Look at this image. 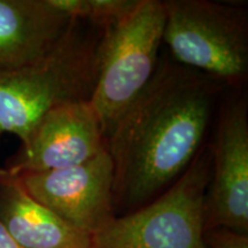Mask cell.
<instances>
[{
    "mask_svg": "<svg viewBox=\"0 0 248 248\" xmlns=\"http://www.w3.org/2000/svg\"><path fill=\"white\" fill-rule=\"evenodd\" d=\"M226 90L219 80L161 53L151 82L106 138L115 216L150 203L187 170L207 144Z\"/></svg>",
    "mask_w": 248,
    "mask_h": 248,
    "instance_id": "obj_1",
    "label": "cell"
},
{
    "mask_svg": "<svg viewBox=\"0 0 248 248\" xmlns=\"http://www.w3.org/2000/svg\"><path fill=\"white\" fill-rule=\"evenodd\" d=\"M102 30L74 18L45 58L18 69L0 70V140L12 133L24 144L49 110L91 99Z\"/></svg>",
    "mask_w": 248,
    "mask_h": 248,
    "instance_id": "obj_2",
    "label": "cell"
},
{
    "mask_svg": "<svg viewBox=\"0 0 248 248\" xmlns=\"http://www.w3.org/2000/svg\"><path fill=\"white\" fill-rule=\"evenodd\" d=\"M163 44L176 63L244 89L248 78V9L210 0H164Z\"/></svg>",
    "mask_w": 248,
    "mask_h": 248,
    "instance_id": "obj_3",
    "label": "cell"
},
{
    "mask_svg": "<svg viewBox=\"0 0 248 248\" xmlns=\"http://www.w3.org/2000/svg\"><path fill=\"white\" fill-rule=\"evenodd\" d=\"M164 21L163 0H140L131 14L102 30L97 82L90 102L106 138L156 70Z\"/></svg>",
    "mask_w": 248,
    "mask_h": 248,
    "instance_id": "obj_4",
    "label": "cell"
},
{
    "mask_svg": "<svg viewBox=\"0 0 248 248\" xmlns=\"http://www.w3.org/2000/svg\"><path fill=\"white\" fill-rule=\"evenodd\" d=\"M212 156L207 142L187 170L156 199L114 216L92 235V248H204V195Z\"/></svg>",
    "mask_w": 248,
    "mask_h": 248,
    "instance_id": "obj_5",
    "label": "cell"
},
{
    "mask_svg": "<svg viewBox=\"0 0 248 248\" xmlns=\"http://www.w3.org/2000/svg\"><path fill=\"white\" fill-rule=\"evenodd\" d=\"M208 142L210 179L204 195V231L226 229L248 234V99L244 89H228Z\"/></svg>",
    "mask_w": 248,
    "mask_h": 248,
    "instance_id": "obj_6",
    "label": "cell"
},
{
    "mask_svg": "<svg viewBox=\"0 0 248 248\" xmlns=\"http://www.w3.org/2000/svg\"><path fill=\"white\" fill-rule=\"evenodd\" d=\"M26 190L62 221L93 235L115 216L108 151L69 168L21 173Z\"/></svg>",
    "mask_w": 248,
    "mask_h": 248,
    "instance_id": "obj_7",
    "label": "cell"
},
{
    "mask_svg": "<svg viewBox=\"0 0 248 248\" xmlns=\"http://www.w3.org/2000/svg\"><path fill=\"white\" fill-rule=\"evenodd\" d=\"M106 150V137L90 100L68 102L45 114L4 168L15 175L69 168Z\"/></svg>",
    "mask_w": 248,
    "mask_h": 248,
    "instance_id": "obj_8",
    "label": "cell"
},
{
    "mask_svg": "<svg viewBox=\"0 0 248 248\" xmlns=\"http://www.w3.org/2000/svg\"><path fill=\"white\" fill-rule=\"evenodd\" d=\"M73 20L49 0H0V70L18 69L45 58Z\"/></svg>",
    "mask_w": 248,
    "mask_h": 248,
    "instance_id": "obj_9",
    "label": "cell"
},
{
    "mask_svg": "<svg viewBox=\"0 0 248 248\" xmlns=\"http://www.w3.org/2000/svg\"><path fill=\"white\" fill-rule=\"evenodd\" d=\"M0 223L23 248H92V235L62 221L0 167Z\"/></svg>",
    "mask_w": 248,
    "mask_h": 248,
    "instance_id": "obj_10",
    "label": "cell"
},
{
    "mask_svg": "<svg viewBox=\"0 0 248 248\" xmlns=\"http://www.w3.org/2000/svg\"><path fill=\"white\" fill-rule=\"evenodd\" d=\"M71 18L84 20L106 29L119 23L137 8L140 0H49Z\"/></svg>",
    "mask_w": 248,
    "mask_h": 248,
    "instance_id": "obj_11",
    "label": "cell"
},
{
    "mask_svg": "<svg viewBox=\"0 0 248 248\" xmlns=\"http://www.w3.org/2000/svg\"><path fill=\"white\" fill-rule=\"evenodd\" d=\"M204 248H248V234H241L226 229L204 231Z\"/></svg>",
    "mask_w": 248,
    "mask_h": 248,
    "instance_id": "obj_12",
    "label": "cell"
},
{
    "mask_svg": "<svg viewBox=\"0 0 248 248\" xmlns=\"http://www.w3.org/2000/svg\"><path fill=\"white\" fill-rule=\"evenodd\" d=\"M0 248H23L12 238L1 223H0Z\"/></svg>",
    "mask_w": 248,
    "mask_h": 248,
    "instance_id": "obj_13",
    "label": "cell"
}]
</instances>
